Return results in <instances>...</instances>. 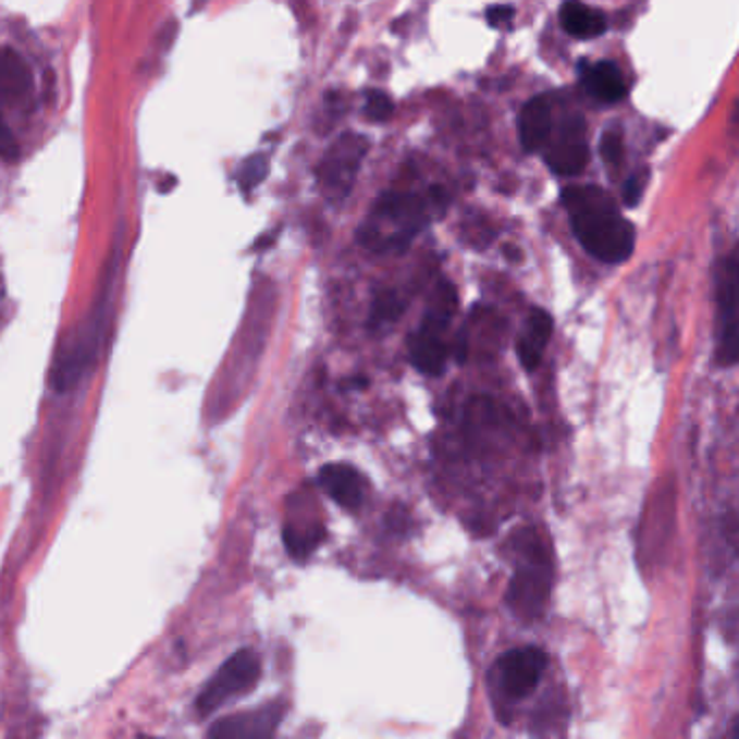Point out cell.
I'll use <instances>...</instances> for the list:
<instances>
[{
  "mask_svg": "<svg viewBox=\"0 0 739 739\" xmlns=\"http://www.w3.org/2000/svg\"><path fill=\"white\" fill-rule=\"evenodd\" d=\"M562 202L577 242L590 256L603 262H623L633 254L636 231L603 189L568 187Z\"/></svg>",
  "mask_w": 739,
  "mask_h": 739,
  "instance_id": "1",
  "label": "cell"
},
{
  "mask_svg": "<svg viewBox=\"0 0 739 739\" xmlns=\"http://www.w3.org/2000/svg\"><path fill=\"white\" fill-rule=\"evenodd\" d=\"M518 564L507 588V605L525 620H533L544 612L551 590V562L546 546L531 531L518 538Z\"/></svg>",
  "mask_w": 739,
  "mask_h": 739,
  "instance_id": "2",
  "label": "cell"
},
{
  "mask_svg": "<svg viewBox=\"0 0 739 739\" xmlns=\"http://www.w3.org/2000/svg\"><path fill=\"white\" fill-rule=\"evenodd\" d=\"M369 150V144L365 137L347 133L343 137H338L330 150L325 152L319 170H317V181L321 187V194L332 200L338 202L343 200L356 181V174L360 170V163L365 159Z\"/></svg>",
  "mask_w": 739,
  "mask_h": 739,
  "instance_id": "3",
  "label": "cell"
},
{
  "mask_svg": "<svg viewBox=\"0 0 739 739\" xmlns=\"http://www.w3.org/2000/svg\"><path fill=\"white\" fill-rule=\"evenodd\" d=\"M260 677V660L254 651L244 649L235 653L218 675L207 683V688L198 697V712L200 716H209L224 707L229 701L249 692Z\"/></svg>",
  "mask_w": 739,
  "mask_h": 739,
  "instance_id": "4",
  "label": "cell"
},
{
  "mask_svg": "<svg viewBox=\"0 0 739 739\" xmlns=\"http://www.w3.org/2000/svg\"><path fill=\"white\" fill-rule=\"evenodd\" d=\"M428 224V205L412 194H386L373 207V220L365 229L393 226L386 251L404 249Z\"/></svg>",
  "mask_w": 739,
  "mask_h": 739,
  "instance_id": "5",
  "label": "cell"
},
{
  "mask_svg": "<svg viewBox=\"0 0 739 739\" xmlns=\"http://www.w3.org/2000/svg\"><path fill=\"white\" fill-rule=\"evenodd\" d=\"M738 362V262L736 254L725 260L718 275V365Z\"/></svg>",
  "mask_w": 739,
  "mask_h": 739,
  "instance_id": "6",
  "label": "cell"
},
{
  "mask_svg": "<svg viewBox=\"0 0 739 739\" xmlns=\"http://www.w3.org/2000/svg\"><path fill=\"white\" fill-rule=\"evenodd\" d=\"M494 668L498 686L505 692V697L518 701L525 699L538 686L546 668V655L535 646H522L505 653Z\"/></svg>",
  "mask_w": 739,
  "mask_h": 739,
  "instance_id": "7",
  "label": "cell"
},
{
  "mask_svg": "<svg viewBox=\"0 0 739 739\" xmlns=\"http://www.w3.org/2000/svg\"><path fill=\"white\" fill-rule=\"evenodd\" d=\"M588 155L586 122L581 115H572L564 120L559 135L551 139L544 161L557 176H575L588 165Z\"/></svg>",
  "mask_w": 739,
  "mask_h": 739,
  "instance_id": "8",
  "label": "cell"
},
{
  "mask_svg": "<svg viewBox=\"0 0 739 739\" xmlns=\"http://www.w3.org/2000/svg\"><path fill=\"white\" fill-rule=\"evenodd\" d=\"M280 714L275 710H258L229 716L215 723L209 739H273Z\"/></svg>",
  "mask_w": 739,
  "mask_h": 739,
  "instance_id": "9",
  "label": "cell"
},
{
  "mask_svg": "<svg viewBox=\"0 0 739 739\" xmlns=\"http://www.w3.org/2000/svg\"><path fill=\"white\" fill-rule=\"evenodd\" d=\"M319 484L338 505L358 509L365 501L367 484L362 476L347 465H328L319 471Z\"/></svg>",
  "mask_w": 739,
  "mask_h": 739,
  "instance_id": "10",
  "label": "cell"
},
{
  "mask_svg": "<svg viewBox=\"0 0 739 739\" xmlns=\"http://www.w3.org/2000/svg\"><path fill=\"white\" fill-rule=\"evenodd\" d=\"M518 137L527 152H538L549 144L551 137V102L549 98L535 96L527 100L518 115Z\"/></svg>",
  "mask_w": 739,
  "mask_h": 739,
  "instance_id": "11",
  "label": "cell"
},
{
  "mask_svg": "<svg viewBox=\"0 0 739 739\" xmlns=\"http://www.w3.org/2000/svg\"><path fill=\"white\" fill-rule=\"evenodd\" d=\"M583 87L599 102H620L627 96V83L620 67L614 61H596L594 65H583Z\"/></svg>",
  "mask_w": 739,
  "mask_h": 739,
  "instance_id": "12",
  "label": "cell"
},
{
  "mask_svg": "<svg viewBox=\"0 0 739 739\" xmlns=\"http://www.w3.org/2000/svg\"><path fill=\"white\" fill-rule=\"evenodd\" d=\"M551 332H553V319L549 312H544L542 308H533L527 317V323H525V330L516 343V352H518V358L522 362V367L527 371H533L540 360H542V354H544V347L551 338Z\"/></svg>",
  "mask_w": 739,
  "mask_h": 739,
  "instance_id": "13",
  "label": "cell"
},
{
  "mask_svg": "<svg viewBox=\"0 0 739 739\" xmlns=\"http://www.w3.org/2000/svg\"><path fill=\"white\" fill-rule=\"evenodd\" d=\"M559 22L564 30H568L577 39H592L607 30V17L603 11L581 4V2H566L559 9Z\"/></svg>",
  "mask_w": 739,
  "mask_h": 739,
  "instance_id": "14",
  "label": "cell"
},
{
  "mask_svg": "<svg viewBox=\"0 0 739 739\" xmlns=\"http://www.w3.org/2000/svg\"><path fill=\"white\" fill-rule=\"evenodd\" d=\"M410 358L421 373L441 375L445 371L447 360V347L441 334L426 332L419 328V332L410 338Z\"/></svg>",
  "mask_w": 739,
  "mask_h": 739,
  "instance_id": "15",
  "label": "cell"
},
{
  "mask_svg": "<svg viewBox=\"0 0 739 739\" xmlns=\"http://www.w3.org/2000/svg\"><path fill=\"white\" fill-rule=\"evenodd\" d=\"M28 87L30 76L22 59L11 50H0V98H20Z\"/></svg>",
  "mask_w": 739,
  "mask_h": 739,
  "instance_id": "16",
  "label": "cell"
},
{
  "mask_svg": "<svg viewBox=\"0 0 739 739\" xmlns=\"http://www.w3.org/2000/svg\"><path fill=\"white\" fill-rule=\"evenodd\" d=\"M402 312H404V301L399 299V295L395 291L375 293L373 306H371V321L375 325L393 323L402 317Z\"/></svg>",
  "mask_w": 739,
  "mask_h": 739,
  "instance_id": "17",
  "label": "cell"
},
{
  "mask_svg": "<svg viewBox=\"0 0 739 739\" xmlns=\"http://www.w3.org/2000/svg\"><path fill=\"white\" fill-rule=\"evenodd\" d=\"M267 172H269V161L264 155H254L249 157L246 163L242 165L239 170V187L242 192H251L254 187H258L264 178H267Z\"/></svg>",
  "mask_w": 739,
  "mask_h": 739,
  "instance_id": "18",
  "label": "cell"
},
{
  "mask_svg": "<svg viewBox=\"0 0 739 739\" xmlns=\"http://www.w3.org/2000/svg\"><path fill=\"white\" fill-rule=\"evenodd\" d=\"M601 155L605 159L607 165L612 168H620L625 161V144H623V135L618 128H609L603 133L601 139Z\"/></svg>",
  "mask_w": 739,
  "mask_h": 739,
  "instance_id": "19",
  "label": "cell"
},
{
  "mask_svg": "<svg viewBox=\"0 0 739 739\" xmlns=\"http://www.w3.org/2000/svg\"><path fill=\"white\" fill-rule=\"evenodd\" d=\"M365 113L373 122H386L393 113V100L384 91H369L365 100Z\"/></svg>",
  "mask_w": 739,
  "mask_h": 739,
  "instance_id": "20",
  "label": "cell"
},
{
  "mask_svg": "<svg viewBox=\"0 0 739 739\" xmlns=\"http://www.w3.org/2000/svg\"><path fill=\"white\" fill-rule=\"evenodd\" d=\"M646 183H649V172L646 170L629 176V181L623 187V200H625L627 207H638L640 205L642 194L646 189Z\"/></svg>",
  "mask_w": 739,
  "mask_h": 739,
  "instance_id": "21",
  "label": "cell"
},
{
  "mask_svg": "<svg viewBox=\"0 0 739 739\" xmlns=\"http://www.w3.org/2000/svg\"><path fill=\"white\" fill-rule=\"evenodd\" d=\"M20 157V146L13 137V133L9 131V126L4 124V120L0 118V159L4 163H15Z\"/></svg>",
  "mask_w": 739,
  "mask_h": 739,
  "instance_id": "22",
  "label": "cell"
},
{
  "mask_svg": "<svg viewBox=\"0 0 739 739\" xmlns=\"http://www.w3.org/2000/svg\"><path fill=\"white\" fill-rule=\"evenodd\" d=\"M486 17H489V24H491V26L509 24L512 17H514V7H512V4H493V7H489Z\"/></svg>",
  "mask_w": 739,
  "mask_h": 739,
  "instance_id": "23",
  "label": "cell"
}]
</instances>
